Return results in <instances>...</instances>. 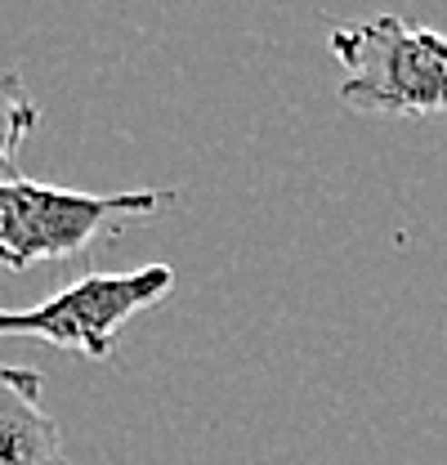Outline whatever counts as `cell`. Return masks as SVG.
Returning <instances> with one entry per match:
<instances>
[{"instance_id": "1", "label": "cell", "mask_w": 447, "mask_h": 465, "mask_svg": "<svg viewBox=\"0 0 447 465\" xmlns=\"http://www.w3.org/2000/svg\"><path fill=\"white\" fill-rule=\"evenodd\" d=\"M344 67L340 104L372 116H439L447 113V36L402 14L335 23L327 36Z\"/></svg>"}, {"instance_id": "3", "label": "cell", "mask_w": 447, "mask_h": 465, "mask_svg": "<svg viewBox=\"0 0 447 465\" xmlns=\"http://www.w3.org/2000/svg\"><path fill=\"white\" fill-rule=\"evenodd\" d=\"M174 291L170 264H144L130 273H85L55 291L36 309H0V336H32L55 349L108 362L130 318L162 304Z\"/></svg>"}, {"instance_id": "2", "label": "cell", "mask_w": 447, "mask_h": 465, "mask_svg": "<svg viewBox=\"0 0 447 465\" xmlns=\"http://www.w3.org/2000/svg\"><path fill=\"white\" fill-rule=\"evenodd\" d=\"M179 202V188L76 193L27 174L0 179V269H32L36 260H72L94 237H116L130 220H148Z\"/></svg>"}, {"instance_id": "4", "label": "cell", "mask_w": 447, "mask_h": 465, "mask_svg": "<svg viewBox=\"0 0 447 465\" xmlns=\"http://www.w3.org/2000/svg\"><path fill=\"white\" fill-rule=\"evenodd\" d=\"M41 371L0 362V465H67L58 420L41 407Z\"/></svg>"}, {"instance_id": "5", "label": "cell", "mask_w": 447, "mask_h": 465, "mask_svg": "<svg viewBox=\"0 0 447 465\" xmlns=\"http://www.w3.org/2000/svg\"><path fill=\"white\" fill-rule=\"evenodd\" d=\"M36 121H41V108L27 94L23 76L0 67V179L18 174V148L36 130Z\"/></svg>"}]
</instances>
